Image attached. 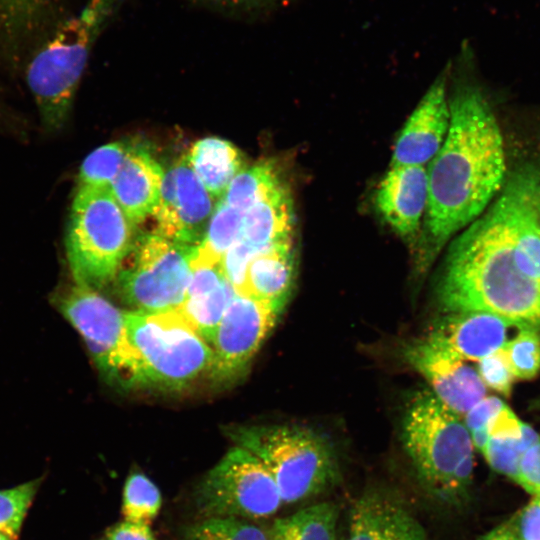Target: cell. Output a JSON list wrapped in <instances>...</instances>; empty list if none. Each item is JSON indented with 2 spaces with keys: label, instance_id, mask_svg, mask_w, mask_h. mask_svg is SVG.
<instances>
[{
  "label": "cell",
  "instance_id": "6da1fadb",
  "mask_svg": "<svg viewBox=\"0 0 540 540\" xmlns=\"http://www.w3.org/2000/svg\"><path fill=\"white\" fill-rule=\"evenodd\" d=\"M449 105L448 134L427 165L428 202L419 234L423 263L479 218L506 182L503 137L486 98L476 87L461 85Z\"/></svg>",
  "mask_w": 540,
  "mask_h": 540
},
{
  "label": "cell",
  "instance_id": "7a4b0ae2",
  "mask_svg": "<svg viewBox=\"0 0 540 540\" xmlns=\"http://www.w3.org/2000/svg\"><path fill=\"white\" fill-rule=\"evenodd\" d=\"M438 295L448 313L482 311L522 325L540 324V287L515 262L508 181L492 205L452 241Z\"/></svg>",
  "mask_w": 540,
  "mask_h": 540
},
{
  "label": "cell",
  "instance_id": "3957f363",
  "mask_svg": "<svg viewBox=\"0 0 540 540\" xmlns=\"http://www.w3.org/2000/svg\"><path fill=\"white\" fill-rule=\"evenodd\" d=\"M402 442L420 485L434 500L450 507L469 501L474 444L460 415L432 392H421L406 410Z\"/></svg>",
  "mask_w": 540,
  "mask_h": 540
},
{
  "label": "cell",
  "instance_id": "277c9868",
  "mask_svg": "<svg viewBox=\"0 0 540 540\" xmlns=\"http://www.w3.org/2000/svg\"><path fill=\"white\" fill-rule=\"evenodd\" d=\"M136 229L109 188L77 187L65 237L74 283L99 292L114 283L136 244Z\"/></svg>",
  "mask_w": 540,
  "mask_h": 540
},
{
  "label": "cell",
  "instance_id": "5b68a950",
  "mask_svg": "<svg viewBox=\"0 0 540 540\" xmlns=\"http://www.w3.org/2000/svg\"><path fill=\"white\" fill-rule=\"evenodd\" d=\"M225 435L256 456L273 477L282 502L298 503L334 487L340 477L328 442L295 425H231Z\"/></svg>",
  "mask_w": 540,
  "mask_h": 540
},
{
  "label": "cell",
  "instance_id": "8992f818",
  "mask_svg": "<svg viewBox=\"0 0 540 540\" xmlns=\"http://www.w3.org/2000/svg\"><path fill=\"white\" fill-rule=\"evenodd\" d=\"M139 362V387L179 391L209 374L213 351L175 311H125Z\"/></svg>",
  "mask_w": 540,
  "mask_h": 540
},
{
  "label": "cell",
  "instance_id": "52a82bcc",
  "mask_svg": "<svg viewBox=\"0 0 540 540\" xmlns=\"http://www.w3.org/2000/svg\"><path fill=\"white\" fill-rule=\"evenodd\" d=\"M201 518L258 520L282 505L278 487L264 464L234 445L199 481L193 493Z\"/></svg>",
  "mask_w": 540,
  "mask_h": 540
},
{
  "label": "cell",
  "instance_id": "ba28073f",
  "mask_svg": "<svg viewBox=\"0 0 540 540\" xmlns=\"http://www.w3.org/2000/svg\"><path fill=\"white\" fill-rule=\"evenodd\" d=\"M195 248L156 231L137 238L130 263L114 281L121 300L135 311L175 309L185 298Z\"/></svg>",
  "mask_w": 540,
  "mask_h": 540
},
{
  "label": "cell",
  "instance_id": "9c48e42d",
  "mask_svg": "<svg viewBox=\"0 0 540 540\" xmlns=\"http://www.w3.org/2000/svg\"><path fill=\"white\" fill-rule=\"evenodd\" d=\"M58 308L106 380L126 389L139 387V362L128 340L125 311L99 291L76 284L58 299Z\"/></svg>",
  "mask_w": 540,
  "mask_h": 540
},
{
  "label": "cell",
  "instance_id": "30bf717a",
  "mask_svg": "<svg viewBox=\"0 0 540 540\" xmlns=\"http://www.w3.org/2000/svg\"><path fill=\"white\" fill-rule=\"evenodd\" d=\"M283 308L237 293L216 330L208 377L229 384L246 373L252 359L273 330Z\"/></svg>",
  "mask_w": 540,
  "mask_h": 540
},
{
  "label": "cell",
  "instance_id": "8fae6325",
  "mask_svg": "<svg viewBox=\"0 0 540 540\" xmlns=\"http://www.w3.org/2000/svg\"><path fill=\"white\" fill-rule=\"evenodd\" d=\"M218 201L206 190L184 155L164 173L151 213L156 224L154 231L176 243L197 247Z\"/></svg>",
  "mask_w": 540,
  "mask_h": 540
},
{
  "label": "cell",
  "instance_id": "7c38bea8",
  "mask_svg": "<svg viewBox=\"0 0 540 540\" xmlns=\"http://www.w3.org/2000/svg\"><path fill=\"white\" fill-rule=\"evenodd\" d=\"M405 357L427 380L435 397L461 417L486 396L477 370L430 337L409 345Z\"/></svg>",
  "mask_w": 540,
  "mask_h": 540
},
{
  "label": "cell",
  "instance_id": "4fadbf2b",
  "mask_svg": "<svg viewBox=\"0 0 540 540\" xmlns=\"http://www.w3.org/2000/svg\"><path fill=\"white\" fill-rule=\"evenodd\" d=\"M447 74L439 76L409 116L395 142L390 166H427L441 149L450 126Z\"/></svg>",
  "mask_w": 540,
  "mask_h": 540
},
{
  "label": "cell",
  "instance_id": "5bb4252c",
  "mask_svg": "<svg viewBox=\"0 0 540 540\" xmlns=\"http://www.w3.org/2000/svg\"><path fill=\"white\" fill-rule=\"evenodd\" d=\"M428 202L427 166H390L375 194L376 208L400 237H419Z\"/></svg>",
  "mask_w": 540,
  "mask_h": 540
},
{
  "label": "cell",
  "instance_id": "9a60e30c",
  "mask_svg": "<svg viewBox=\"0 0 540 540\" xmlns=\"http://www.w3.org/2000/svg\"><path fill=\"white\" fill-rule=\"evenodd\" d=\"M347 540H426V533L399 499L388 492L369 489L351 509Z\"/></svg>",
  "mask_w": 540,
  "mask_h": 540
},
{
  "label": "cell",
  "instance_id": "2e32d148",
  "mask_svg": "<svg viewBox=\"0 0 540 540\" xmlns=\"http://www.w3.org/2000/svg\"><path fill=\"white\" fill-rule=\"evenodd\" d=\"M522 325L482 311L448 313L428 337L447 347L462 359L479 361L502 348L510 328Z\"/></svg>",
  "mask_w": 540,
  "mask_h": 540
},
{
  "label": "cell",
  "instance_id": "e0dca14e",
  "mask_svg": "<svg viewBox=\"0 0 540 540\" xmlns=\"http://www.w3.org/2000/svg\"><path fill=\"white\" fill-rule=\"evenodd\" d=\"M164 173L150 149L135 142L109 189L136 226L151 216L160 195Z\"/></svg>",
  "mask_w": 540,
  "mask_h": 540
},
{
  "label": "cell",
  "instance_id": "ac0fdd59",
  "mask_svg": "<svg viewBox=\"0 0 540 540\" xmlns=\"http://www.w3.org/2000/svg\"><path fill=\"white\" fill-rule=\"evenodd\" d=\"M537 165L527 164L507 179L512 189L514 256L518 269L540 287V221L531 191Z\"/></svg>",
  "mask_w": 540,
  "mask_h": 540
},
{
  "label": "cell",
  "instance_id": "d6986e66",
  "mask_svg": "<svg viewBox=\"0 0 540 540\" xmlns=\"http://www.w3.org/2000/svg\"><path fill=\"white\" fill-rule=\"evenodd\" d=\"M295 212L285 181L244 213L240 240L255 254L293 243Z\"/></svg>",
  "mask_w": 540,
  "mask_h": 540
},
{
  "label": "cell",
  "instance_id": "ffe728a7",
  "mask_svg": "<svg viewBox=\"0 0 540 540\" xmlns=\"http://www.w3.org/2000/svg\"><path fill=\"white\" fill-rule=\"evenodd\" d=\"M295 275L293 243L258 253L249 262L241 294L275 304L284 309Z\"/></svg>",
  "mask_w": 540,
  "mask_h": 540
},
{
  "label": "cell",
  "instance_id": "44dd1931",
  "mask_svg": "<svg viewBox=\"0 0 540 540\" xmlns=\"http://www.w3.org/2000/svg\"><path fill=\"white\" fill-rule=\"evenodd\" d=\"M206 190L220 200L245 166L241 151L230 141L211 136L197 140L185 154Z\"/></svg>",
  "mask_w": 540,
  "mask_h": 540
},
{
  "label": "cell",
  "instance_id": "7402d4cb",
  "mask_svg": "<svg viewBox=\"0 0 540 540\" xmlns=\"http://www.w3.org/2000/svg\"><path fill=\"white\" fill-rule=\"evenodd\" d=\"M338 507L321 502L278 518L270 532L271 540H337Z\"/></svg>",
  "mask_w": 540,
  "mask_h": 540
},
{
  "label": "cell",
  "instance_id": "603a6c76",
  "mask_svg": "<svg viewBox=\"0 0 540 540\" xmlns=\"http://www.w3.org/2000/svg\"><path fill=\"white\" fill-rule=\"evenodd\" d=\"M236 294L226 278L212 291L187 298L173 310L211 347L219 323Z\"/></svg>",
  "mask_w": 540,
  "mask_h": 540
},
{
  "label": "cell",
  "instance_id": "cb8c5ba5",
  "mask_svg": "<svg viewBox=\"0 0 540 540\" xmlns=\"http://www.w3.org/2000/svg\"><path fill=\"white\" fill-rule=\"evenodd\" d=\"M283 182L276 164L262 160L239 172L221 200L244 214Z\"/></svg>",
  "mask_w": 540,
  "mask_h": 540
},
{
  "label": "cell",
  "instance_id": "d4e9b609",
  "mask_svg": "<svg viewBox=\"0 0 540 540\" xmlns=\"http://www.w3.org/2000/svg\"><path fill=\"white\" fill-rule=\"evenodd\" d=\"M244 214L219 200L208 222L201 243L195 248L194 258L221 262L225 253L240 238Z\"/></svg>",
  "mask_w": 540,
  "mask_h": 540
},
{
  "label": "cell",
  "instance_id": "484cf974",
  "mask_svg": "<svg viewBox=\"0 0 540 540\" xmlns=\"http://www.w3.org/2000/svg\"><path fill=\"white\" fill-rule=\"evenodd\" d=\"M134 143L118 140L89 153L79 169L78 187L109 188Z\"/></svg>",
  "mask_w": 540,
  "mask_h": 540
},
{
  "label": "cell",
  "instance_id": "4316f807",
  "mask_svg": "<svg viewBox=\"0 0 540 540\" xmlns=\"http://www.w3.org/2000/svg\"><path fill=\"white\" fill-rule=\"evenodd\" d=\"M161 505L160 490L145 474L134 472L128 476L123 489L121 510L125 521L150 526Z\"/></svg>",
  "mask_w": 540,
  "mask_h": 540
},
{
  "label": "cell",
  "instance_id": "83f0119b",
  "mask_svg": "<svg viewBox=\"0 0 540 540\" xmlns=\"http://www.w3.org/2000/svg\"><path fill=\"white\" fill-rule=\"evenodd\" d=\"M182 540H271L270 532L233 517L201 518L186 526Z\"/></svg>",
  "mask_w": 540,
  "mask_h": 540
},
{
  "label": "cell",
  "instance_id": "f1b7e54d",
  "mask_svg": "<svg viewBox=\"0 0 540 540\" xmlns=\"http://www.w3.org/2000/svg\"><path fill=\"white\" fill-rule=\"evenodd\" d=\"M539 438L530 425L523 423L521 437H490L480 452L494 471L515 479L522 455Z\"/></svg>",
  "mask_w": 540,
  "mask_h": 540
},
{
  "label": "cell",
  "instance_id": "f546056e",
  "mask_svg": "<svg viewBox=\"0 0 540 540\" xmlns=\"http://www.w3.org/2000/svg\"><path fill=\"white\" fill-rule=\"evenodd\" d=\"M503 349L515 379L531 380L540 373V336L536 327L518 329Z\"/></svg>",
  "mask_w": 540,
  "mask_h": 540
},
{
  "label": "cell",
  "instance_id": "4dcf8cb0",
  "mask_svg": "<svg viewBox=\"0 0 540 540\" xmlns=\"http://www.w3.org/2000/svg\"><path fill=\"white\" fill-rule=\"evenodd\" d=\"M40 483L41 479L38 478L0 490V535L11 540L18 538L22 522Z\"/></svg>",
  "mask_w": 540,
  "mask_h": 540
},
{
  "label": "cell",
  "instance_id": "1f68e13d",
  "mask_svg": "<svg viewBox=\"0 0 540 540\" xmlns=\"http://www.w3.org/2000/svg\"><path fill=\"white\" fill-rule=\"evenodd\" d=\"M477 372L486 388H491L504 396L511 394L515 377L503 347L480 359Z\"/></svg>",
  "mask_w": 540,
  "mask_h": 540
},
{
  "label": "cell",
  "instance_id": "d6a6232c",
  "mask_svg": "<svg viewBox=\"0 0 540 540\" xmlns=\"http://www.w3.org/2000/svg\"><path fill=\"white\" fill-rule=\"evenodd\" d=\"M504 405L499 397L485 396L465 414L464 423L477 450L481 451L486 444L488 422Z\"/></svg>",
  "mask_w": 540,
  "mask_h": 540
},
{
  "label": "cell",
  "instance_id": "836d02e7",
  "mask_svg": "<svg viewBox=\"0 0 540 540\" xmlns=\"http://www.w3.org/2000/svg\"><path fill=\"white\" fill-rule=\"evenodd\" d=\"M226 279L221 262L193 258L185 299L208 293Z\"/></svg>",
  "mask_w": 540,
  "mask_h": 540
},
{
  "label": "cell",
  "instance_id": "e575fe53",
  "mask_svg": "<svg viewBox=\"0 0 540 540\" xmlns=\"http://www.w3.org/2000/svg\"><path fill=\"white\" fill-rule=\"evenodd\" d=\"M514 480L533 496L540 495V438L522 455Z\"/></svg>",
  "mask_w": 540,
  "mask_h": 540
},
{
  "label": "cell",
  "instance_id": "d590c367",
  "mask_svg": "<svg viewBox=\"0 0 540 540\" xmlns=\"http://www.w3.org/2000/svg\"><path fill=\"white\" fill-rule=\"evenodd\" d=\"M513 523L519 540H540V495L533 496Z\"/></svg>",
  "mask_w": 540,
  "mask_h": 540
},
{
  "label": "cell",
  "instance_id": "8d00e7d4",
  "mask_svg": "<svg viewBox=\"0 0 540 540\" xmlns=\"http://www.w3.org/2000/svg\"><path fill=\"white\" fill-rule=\"evenodd\" d=\"M523 422L506 404L495 414L486 426L487 439L490 437H513L522 435Z\"/></svg>",
  "mask_w": 540,
  "mask_h": 540
},
{
  "label": "cell",
  "instance_id": "74e56055",
  "mask_svg": "<svg viewBox=\"0 0 540 540\" xmlns=\"http://www.w3.org/2000/svg\"><path fill=\"white\" fill-rule=\"evenodd\" d=\"M106 540H155L149 525L123 520L106 534Z\"/></svg>",
  "mask_w": 540,
  "mask_h": 540
},
{
  "label": "cell",
  "instance_id": "f35d334b",
  "mask_svg": "<svg viewBox=\"0 0 540 540\" xmlns=\"http://www.w3.org/2000/svg\"><path fill=\"white\" fill-rule=\"evenodd\" d=\"M478 540H519L515 531L513 520L506 521L493 528Z\"/></svg>",
  "mask_w": 540,
  "mask_h": 540
},
{
  "label": "cell",
  "instance_id": "ab89813d",
  "mask_svg": "<svg viewBox=\"0 0 540 540\" xmlns=\"http://www.w3.org/2000/svg\"><path fill=\"white\" fill-rule=\"evenodd\" d=\"M531 200L540 221V165H537L536 168V173L531 191Z\"/></svg>",
  "mask_w": 540,
  "mask_h": 540
},
{
  "label": "cell",
  "instance_id": "60d3db41",
  "mask_svg": "<svg viewBox=\"0 0 540 540\" xmlns=\"http://www.w3.org/2000/svg\"><path fill=\"white\" fill-rule=\"evenodd\" d=\"M224 3H230V4H257L261 2H265L268 0H216Z\"/></svg>",
  "mask_w": 540,
  "mask_h": 540
},
{
  "label": "cell",
  "instance_id": "b9f144b4",
  "mask_svg": "<svg viewBox=\"0 0 540 540\" xmlns=\"http://www.w3.org/2000/svg\"><path fill=\"white\" fill-rule=\"evenodd\" d=\"M0 540H11V539H9V538H7V537H5V536L0 535Z\"/></svg>",
  "mask_w": 540,
  "mask_h": 540
},
{
  "label": "cell",
  "instance_id": "7bdbcfd3",
  "mask_svg": "<svg viewBox=\"0 0 540 540\" xmlns=\"http://www.w3.org/2000/svg\"><path fill=\"white\" fill-rule=\"evenodd\" d=\"M535 406L536 407L540 406V399L535 403Z\"/></svg>",
  "mask_w": 540,
  "mask_h": 540
},
{
  "label": "cell",
  "instance_id": "ee69618b",
  "mask_svg": "<svg viewBox=\"0 0 540 540\" xmlns=\"http://www.w3.org/2000/svg\"><path fill=\"white\" fill-rule=\"evenodd\" d=\"M106 540V539H105Z\"/></svg>",
  "mask_w": 540,
  "mask_h": 540
}]
</instances>
